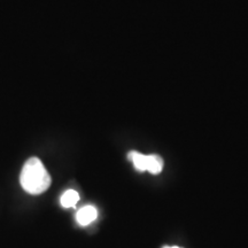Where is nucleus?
<instances>
[{
  "label": "nucleus",
  "instance_id": "nucleus-1",
  "mask_svg": "<svg viewBox=\"0 0 248 248\" xmlns=\"http://www.w3.org/2000/svg\"><path fill=\"white\" fill-rule=\"evenodd\" d=\"M20 183L27 193L42 194L51 186V176L38 157H30L21 171Z\"/></svg>",
  "mask_w": 248,
  "mask_h": 248
},
{
  "label": "nucleus",
  "instance_id": "nucleus-2",
  "mask_svg": "<svg viewBox=\"0 0 248 248\" xmlns=\"http://www.w3.org/2000/svg\"><path fill=\"white\" fill-rule=\"evenodd\" d=\"M98 217V210L93 206H85L77 212L76 219L80 225L85 226L91 224Z\"/></svg>",
  "mask_w": 248,
  "mask_h": 248
},
{
  "label": "nucleus",
  "instance_id": "nucleus-3",
  "mask_svg": "<svg viewBox=\"0 0 248 248\" xmlns=\"http://www.w3.org/2000/svg\"><path fill=\"white\" fill-rule=\"evenodd\" d=\"M129 160L132 161L135 168L139 171H147L148 162H150V155H145L139 152H130L128 155Z\"/></svg>",
  "mask_w": 248,
  "mask_h": 248
},
{
  "label": "nucleus",
  "instance_id": "nucleus-4",
  "mask_svg": "<svg viewBox=\"0 0 248 248\" xmlns=\"http://www.w3.org/2000/svg\"><path fill=\"white\" fill-rule=\"evenodd\" d=\"M78 201H79V194L74 190H68L64 192L60 199L61 206L64 207V208H73V207L76 206Z\"/></svg>",
  "mask_w": 248,
  "mask_h": 248
},
{
  "label": "nucleus",
  "instance_id": "nucleus-5",
  "mask_svg": "<svg viewBox=\"0 0 248 248\" xmlns=\"http://www.w3.org/2000/svg\"><path fill=\"white\" fill-rule=\"evenodd\" d=\"M164 248H181V247H176L175 246V247H164Z\"/></svg>",
  "mask_w": 248,
  "mask_h": 248
}]
</instances>
